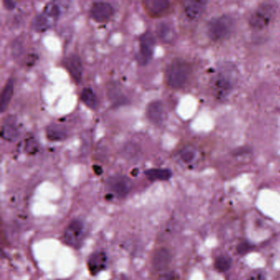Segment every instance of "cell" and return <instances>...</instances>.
<instances>
[{
  "label": "cell",
  "mask_w": 280,
  "mask_h": 280,
  "mask_svg": "<svg viewBox=\"0 0 280 280\" xmlns=\"http://www.w3.org/2000/svg\"><path fill=\"white\" fill-rule=\"evenodd\" d=\"M190 72V66L186 61L182 59L172 61L167 67V83L172 88H182L188 82Z\"/></svg>",
  "instance_id": "1"
},
{
  "label": "cell",
  "mask_w": 280,
  "mask_h": 280,
  "mask_svg": "<svg viewBox=\"0 0 280 280\" xmlns=\"http://www.w3.org/2000/svg\"><path fill=\"white\" fill-rule=\"evenodd\" d=\"M234 26V19L228 15H223L211 19L207 26V33L211 39L221 40L231 34Z\"/></svg>",
  "instance_id": "2"
},
{
  "label": "cell",
  "mask_w": 280,
  "mask_h": 280,
  "mask_svg": "<svg viewBox=\"0 0 280 280\" xmlns=\"http://www.w3.org/2000/svg\"><path fill=\"white\" fill-rule=\"evenodd\" d=\"M275 14L276 10L273 5L264 4L260 6L257 10H255L251 16L250 24L252 27L256 30L265 29L273 20Z\"/></svg>",
  "instance_id": "3"
},
{
  "label": "cell",
  "mask_w": 280,
  "mask_h": 280,
  "mask_svg": "<svg viewBox=\"0 0 280 280\" xmlns=\"http://www.w3.org/2000/svg\"><path fill=\"white\" fill-rule=\"evenodd\" d=\"M85 236V225L79 220H72L65 229L63 239L67 245L73 248H79Z\"/></svg>",
  "instance_id": "4"
},
{
  "label": "cell",
  "mask_w": 280,
  "mask_h": 280,
  "mask_svg": "<svg viewBox=\"0 0 280 280\" xmlns=\"http://www.w3.org/2000/svg\"><path fill=\"white\" fill-rule=\"evenodd\" d=\"M139 45L138 62L140 64L146 65L152 59L155 50V39L152 33H144L140 37Z\"/></svg>",
  "instance_id": "5"
},
{
  "label": "cell",
  "mask_w": 280,
  "mask_h": 280,
  "mask_svg": "<svg viewBox=\"0 0 280 280\" xmlns=\"http://www.w3.org/2000/svg\"><path fill=\"white\" fill-rule=\"evenodd\" d=\"M107 187L114 194L118 197H124L129 193L132 188V182L127 177L117 175L109 178Z\"/></svg>",
  "instance_id": "6"
},
{
  "label": "cell",
  "mask_w": 280,
  "mask_h": 280,
  "mask_svg": "<svg viewBox=\"0 0 280 280\" xmlns=\"http://www.w3.org/2000/svg\"><path fill=\"white\" fill-rule=\"evenodd\" d=\"M114 13V7L109 2H95L90 7V15L92 18L100 23L109 21Z\"/></svg>",
  "instance_id": "7"
},
{
  "label": "cell",
  "mask_w": 280,
  "mask_h": 280,
  "mask_svg": "<svg viewBox=\"0 0 280 280\" xmlns=\"http://www.w3.org/2000/svg\"><path fill=\"white\" fill-rule=\"evenodd\" d=\"M66 67L76 83H80L83 75V64L77 54L72 53L66 58Z\"/></svg>",
  "instance_id": "8"
},
{
  "label": "cell",
  "mask_w": 280,
  "mask_h": 280,
  "mask_svg": "<svg viewBox=\"0 0 280 280\" xmlns=\"http://www.w3.org/2000/svg\"><path fill=\"white\" fill-rule=\"evenodd\" d=\"M234 81L231 76L225 73H220L214 80V90L220 98L226 97L231 92Z\"/></svg>",
  "instance_id": "9"
},
{
  "label": "cell",
  "mask_w": 280,
  "mask_h": 280,
  "mask_svg": "<svg viewBox=\"0 0 280 280\" xmlns=\"http://www.w3.org/2000/svg\"><path fill=\"white\" fill-rule=\"evenodd\" d=\"M146 116L151 123L156 125L161 124L165 118L164 105L160 100H154L146 108Z\"/></svg>",
  "instance_id": "10"
},
{
  "label": "cell",
  "mask_w": 280,
  "mask_h": 280,
  "mask_svg": "<svg viewBox=\"0 0 280 280\" xmlns=\"http://www.w3.org/2000/svg\"><path fill=\"white\" fill-rule=\"evenodd\" d=\"M206 1H187L184 3V13L190 20H197L203 15L206 8Z\"/></svg>",
  "instance_id": "11"
},
{
  "label": "cell",
  "mask_w": 280,
  "mask_h": 280,
  "mask_svg": "<svg viewBox=\"0 0 280 280\" xmlns=\"http://www.w3.org/2000/svg\"><path fill=\"white\" fill-rule=\"evenodd\" d=\"M1 136L5 141H13L18 137V127L16 125V118L13 116H9L2 123Z\"/></svg>",
  "instance_id": "12"
},
{
  "label": "cell",
  "mask_w": 280,
  "mask_h": 280,
  "mask_svg": "<svg viewBox=\"0 0 280 280\" xmlns=\"http://www.w3.org/2000/svg\"><path fill=\"white\" fill-rule=\"evenodd\" d=\"M144 7L151 16H159L169 9L170 2L167 0H146L144 1Z\"/></svg>",
  "instance_id": "13"
},
{
  "label": "cell",
  "mask_w": 280,
  "mask_h": 280,
  "mask_svg": "<svg viewBox=\"0 0 280 280\" xmlns=\"http://www.w3.org/2000/svg\"><path fill=\"white\" fill-rule=\"evenodd\" d=\"M156 35L160 40H162L165 43H171L175 39V30L174 28L172 26L171 24H169L167 21H160L156 25Z\"/></svg>",
  "instance_id": "14"
},
{
  "label": "cell",
  "mask_w": 280,
  "mask_h": 280,
  "mask_svg": "<svg viewBox=\"0 0 280 280\" xmlns=\"http://www.w3.org/2000/svg\"><path fill=\"white\" fill-rule=\"evenodd\" d=\"M107 257L105 253H96L91 255L88 261V267L91 275L100 273L106 267Z\"/></svg>",
  "instance_id": "15"
},
{
  "label": "cell",
  "mask_w": 280,
  "mask_h": 280,
  "mask_svg": "<svg viewBox=\"0 0 280 280\" xmlns=\"http://www.w3.org/2000/svg\"><path fill=\"white\" fill-rule=\"evenodd\" d=\"M107 95L109 98V101L111 102L113 105H123L125 104L127 102V98L121 90L120 87L118 84L111 82L108 85L107 87Z\"/></svg>",
  "instance_id": "16"
},
{
  "label": "cell",
  "mask_w": 280,
  "mask_h": 280,
  "mask_svg": "<svg viewBox=\"0 0 280 280\" xmlns=\"http://www.w3.org/2000/svg\"><path fill=\"white\" fill-rule=\"evenodd\" d=\"M171 262V255L165 248L158 250L153 257L152 264L156 271H163Z\"/></svg>",
  "instance_id": "17"
},
{
  "label": "cell",
  "mask_w": 280,
  "mask_h": 280,
  "mask_svg": "<svg viewBox=\"0 0 280 280\" xmlns=\"http://www.w3.org/2000/svg\"><path fill=\"white\" fill-rule=\"evenodd\" d=\"M14 91V80L10 78L5 84L0 97V112L4 113L12 100Z\"/></svg>",
  "instance_id": "18"
},
{
  "label": "cell",
  "mask_w": 280,
  "mask_h": 280,
  "mask_svg": "<svg viewBox=\"0 0 280 280\" xmlns=\"http://www.w3.org/2000/svg\"><path fill=\"white\" fill-rule=\"evenodd\" d=\"M46 136L50 141H63L67 137V131L62 126L51 124L47 127Z\"/></svg>",
  "instance_id": "19"
},
{
  "label": "cell",
  "mask_w": 280,
  "mask_h": 280,
  "mask_svg": "<svg viewBox=\"0 0 280 280\" xmlns=\"http://www.w3.org/2000/svg\"><path fill=\"white\" fill-rule=\"evenodd\" d=\"M145 175L151 181H166L172 177V172L168 169H150L145 171Z\"/></svg>",
  "instance_id": "20"
},
{
  "label": "cell",
  "mask_w": 280,
  "mask_h": 280,
  "mask_svg": "<svg viewBox=\"0 0 280 280\" xmlns=\"http://www.w3.org/2000/svg\"><path fill=\"white\" fill-rule=\"evenodd\" d=\"M81 100L90 109H97V96H96L92 89L88 88V87L84 88L81 93Z\"/></svg>",
  "instance_id": "21"
},
{
  "label": "cell",
  "mask_w": 280,
  "mask_h": 280,
  "mask_svg": "<svg viewBox=\"0 0 280 280\" xmlns=\"http://www.w3.org/2000/svg\"><path fill=\"white\" fill-rule=\"evenodd\" d=\"M32 27L37 32H44L49 27V21L45 14L39 13L33 19Z\"/></svg>",
  "instance_id": "22"
},
{
  "label": "cell",
  "mask_w": 280,
  "mask_h": 280,
  "mask_svg": "<svg viewBox=\"0 0 280 280\" xmlns=\"http://www.w3.org/2000/svg\"><path fill=\"white\" fill-rule=\"evenodd\" d=\"M197 156V151L196 149L192 146H187L181 150L179 152V157L183 162L186 164H190L193 162Z\"/></svg>",
  "instance_id": "23"
},
{
  "label": "cell",
  "mask_w": 280,
  "mask_h": 280,
  "mask_svg": "<svg viewBox=\"0 0 280 280\" xmlns=\"http://www.w3.org/2000/svg\"><path fill=\"white\" fill-rule=\"evenodd\" d=\"M232 264H233V262L230 257L228 256H221L216 260L215 268L220 273H224L231 268Z\"/></svg>",
  "instance_id": "24"
},
{
  "label": "cell",
  "mask_w": 280,
  "mask_h": 280,
  "mask_svg": "<svg viewBox=\"0 0 280 280\" xmlns=\"http://www.w3.org/2000/svg\"><path fill=\"white\" fill-rule=\"evenodd\" d=\"M44 13L47 16L50 17H57L59 15V7L53 2H49L45 5L44 8Z\"/></svg>",
  "instance_id": "25"
},
{
  "label": "cell",
  "mask_w": 280,
  "mask_h": 280,
  "mask_svg": "<svg viewBox=\"0 0 280 280\" xmlns=\"http://www.w3.org/2000/svg\"><path fill=\"white\" fill-rule=\"evenodd\" d=\"M253 244H251L250 243L248 242H243V243H240L238 248H237V251H238V253L240 255L246 254V253H249L250 251L253 250Z\"/></svg>",
  "instance_id": "26"
},
{
  "label": "cell",
  "mask_w": 280,
  "mask_h": 280,
  "mask_svg": "<svg viewBox=\"0 0 280 280\" xmlns=\"http://www.w3.org/2000/svg\"><path fill=\"white\" fill-rule=\"evenodd\" d=\"M124 152L125 155H128L130 157H134L135 155H138L139 149L136 144H128L124 149Z\"/></svg>",
  "instance_id": "27"
},
{
  "label": "cell",
  "mask_w": 280,
  "mask_h": 280,
  "mask_svg": "<svg viewBox=\"0 0 280 280\" xmlns=\"http://www.w3.org/2000/svg\"><path fill=\"white\" fill-rule=\"evenodd\" d=\"M25 145H26V144H25ZM36 150H37V145H36V144L34 143L33 141H31L30 143V141H27V145L25 146V151L32 154V153L35 152Z\"/></svg>",
  "instance_id": "28"
},
{
  "label": "cell",
  "mask_w": 280,
  "mask_h": 280,
  "mask_svg": "<svg viewBox=\"0 0 280 280\" xmlns=\"http://www.w3.org/2000/svg\"><path fill=\"white\" fill-rule=\"evenodd\" d=\"M3 4H4V7L7 9L12 10L16 6V2H13V1H10V0H4L3 1Z\"/></svg>",
  "instance_id": "29"
},
{
  "label": "cell",
  "mask_w": 280,
  "mask_h": 280,
  "mask_svg": "<svg viewBox=\"0 0 280 280\" xmlns=\"http://www.w3.org/2000/svg\"><path fill=\"white\" fill-rule=\"evenodd\" d=\"M248 280H265V275L262 273L253 274Z\"/></svg>",
  "instance_id": "30"
},
{
  "label": "cell",
  "mask_w": 280,
  "mask_h": 280,
  "mask_svg": "<svg viewBox=\"0 0 280 280\" xmlns=\"http://www.w3.org/2000/svg\"><path fill=\"white\" fill-rule=\"evenodd\" d=\"M158 280H176L174 278V275L172 274H164L162 276H160Z\"/></svg>",
  "instance_id": "31"
}]
</instances>
